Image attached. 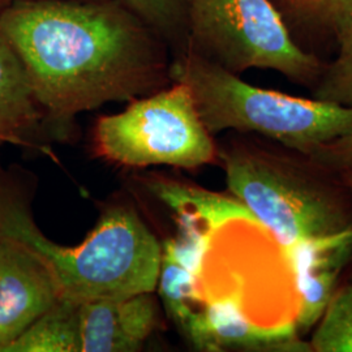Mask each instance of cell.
I'll return each instance as SVG.
<instances>
[{"mask_svg": "<svg viewBox=\"0 0 352 352\" xmlns=\"http://www.w3.org/2000/svg\"><path fill=\"white\" fill-rule=\"evenodd\" d=\"M0 37L55 139L68 138L78 113L173 82L166 42L122 0H11L0 13Z\"/></svg>", "mask_w": 352, "mask_h": 352, "instance_id": "6da1fadb", "label": "cell"}, {"mask_svg": "<svg viewBox=\"0 0 352 352\" xmlns=\"http://www.w3.org/2000/svg\"><path fill=\"white\" fill-rule=\"evenodd\" d=\"M0 241L17 244L37 256L56 278L63 298L76 302L157 289L161 243L133 209L111 206L78 247L58 245L33 219L25 176L3 167Z\"/></svg>", "mask_w": 352, "mask_h": 352, "instance_id": "7a4b0ae2", "label": "cell"}, {"mask_svg": "<svg viewBox=\"0 0 352 352\" xmlns=\"http://www.w3.org/2000/svg\"><path fill=\"white\" fill-rule=\"evenodd\" d=\"M173 82L188 87L206 129L253 132L304 157L352 133V109L251 85L193 51L176 54Z\"/></svg>", "mask_w": 352, "mask_h": 352, "instance_id": "3957f363", "label": "cell"}, {"mask_svg": "<svg viewBox=\"0 0 352 352\" xmlns=\"http://www.w3.org/2000/svg\"><path fill=\"white\" fill-rule=\"evenodd\" d=\"M227 187L285 247L352 230V209L342 192L311 167L260 148L218 151Z\"/></svg>", "mask_w": 352, "mask_h": 352, "instance_id": "277c9868", "label": "cell"}, {"mask_svg": "<svg viewBox=\"0 0 352 352\" xmlns=\"http://www.w3.org/2000/svg\"><path fill=\"white\" fill-rule=\"evenodd\" d=\"M184 3L186 49L236 75L258 68L302 85H315L318 80L324 64L300 47L273 0Z\"/></svg>", "mask_w": 352, "mask_h": 352, "instance_id": "5b68a950", "label": "cell"}, {"mask_svg": "<svg viewBox=\"0 0 352 352\" xmlns=\"http://www.w3.org/2000/svg\"><path fill=\"white\" fill-rule=\"evenodd\" d=\"M93 148L103 160L129 168L164 164L196 170L219 158L213 135L182 82L131 101L122 113L101 116Z\"/></svg>", "mask_w": 352, "mask_h": 352, "instance_id": "8992f818", "label": "cell"}, {"mask_svg": "<svg viewBox=\"0 0 352 352\" xmlns=\"http://www.w3.org/2000/svg\"><path fill=\"white\" fill-rule=\"evenodd\" d=\"M60 298L56 278L37 256L0 241V352Z\"/></svg>", "mask_w": 352, "mask_h": 352, "instance_id": "52a82bcc", "label": "cell"}, {"mask_svg": "<svg viewBox=\"0 0 352 352\" xmlns=\"http://www.w3.org/2000/svg\"><path fill=\"white\" fill-rule=\"evenodd\" d=\"M160 327L154 291L90 299L80 305V352L140 351Z\"/></svg>", "mask_w": 352, "mask_h": 352, "instance_id": "ba28073f", "label": "cell"}, {"mask_svg": "<svg viewBox=\"0 0 352 352\" xmlns=\"http://www.w3.org/2000/svg\"><path fill=\"white\" fill-rule=\"evenodd\" d=\"M287 251L300 292L298 325L308 331L317 325L338 289V278L352 257V230L329 238L307 240Z\"/></svg>", "mask_w": 352, "mask_h": 352, "instance_id": "9c48e42d", "label": "cell"}, {"mask_svg": "<svg viewBox=\"0 0 352 352\" xmlns=\"http://www.w3.org/2000/svg\"><path fill=\"white\" fill-rule=\"evenodd\" d=\"M183 337L199 351L300 350L289 331L256 327L235 298L204 300Z\"/></svg>", "mask_w": 352, "mask_h": 352, "instance_id": "30bf717a", "label": "cell"}, {"mask_svg": "<svg viewBox=\"0 0 352 352\" xmlns=\"http://www.w3.org/2000/svg\"><path fill=\"white\" fill-rule=\"evenodd\" d=\"M42 129H46L45 115L25 71L0 37V149L6 145L37 146Z\"/></svg>", "mask_w": 352, "mask_h": 352, "instance_id": "8fae6325", "label": "cell"}, {"mask_svg": "<svg viewBox=\"0 0 352 352\" xmlns=\"http://www.w3.org/2000/svg\"><path fill=\"white\" fill-rule=\"evenodd\" d=\"M145 180L151 193L171 210L193 215L214 230L235 219L256 222L251 212L232 195L215 193L164 176H149Z\"/></svg>", "mask_w": 352, "mask_h": 352, "instance_id": "7c38bea8", "label": "cell"}, {"mask_svg": "<svg viewBox=\"0 0 352 352\" xmlns=\"http://www.w3.org/2000/svg\"><path fill=\"white\" fill-rule=\"evenodd\" d=\"M80 305L60 298L4 352H80Z\"/></svg>", "mask_w": 352, "mask_h": 352, "instance_id": "4fadbf2b", "label": "cell"}, {"mask_svg": "<svg viewBox=\"0 0 352 352\" xmlns=\"http://www.w3.org/2000/svg\"><path fill=\"white\" fill-rule=\"evenodd\" d=\"M334 37L338 54L331 63L324 65L316 81L314 98L352 109V14L337 28Z\"/></svg>", "mask_w": 352, "mask_h": 352, "instance_id": "5bb4252c", "label": "cell"}, {"mask_svg": "<svg viewBox=\"0 0 352 352\" xmlns=\"http://www.w3.org/2000/svg\"><path fill=\"white\" fill-rule=\"evenodd\" d=\"M291 26L304 32L330 33L352 14V0H273Z\"/></svg>", "mask_w": 352, "mask_h": 352, "instance_id": "9a60e30c", "label": "cell"}, {"mask_svg": "<svg viewBox=\"0 0 352 352\" xmlns=\"http://www.w3.org/2000/svg\"><path fill=\"white\" fill-rule=\"evenodd\" d=\"M309 347L316 352H352V282L336 291Z\"/></svg>", "mask_w": 352, "mask_h": 352, "instance_id": "2e32d148", "label": "cell"}, {"mask_svg": "<svg viewBox=\"0 0 352 352\" xmlns=\"http://www.w3.org/2000/svg\"><path fill=\"white\" fill-rule=\"evenodd\" d=\"M176 52L187 47L184 0H122Z\"/></svg>", "mask_w": 352, "mask_h": 352, "instance_id": "e0dca14e", "label": "cell"}, {"mask_svg": "<svg viewBox=\"0 0 352 352\" xmlns=\"http://www.w3.org/2000/svg\"><path fill=\"white\" fill-rule=\"evenodd\" d=\"M305 158L321 168L352 174V133L327 142Z\"/></svg>", "mask_w": 352, "mask_h": 352, "instance_id": "ac0fdd59", "label": "cell"}, {"mask_svg": "<svg viewBox=\"0 0 352 352\" xmlns=\"http://www.w3.org/2000/svg\"><path fill=\"white\" fill-rule=\"evenodd\" d=\"M342 175V179L344 180V183H346V186H347V188L352 193V174L351 173H346V174H340Z\"/></svg>", "mask_w": 352, "mask_h": 352, "instance_id": "d6986e66", "label": "cell"}, {"mask_svg": "<svg viewBox=\"0 0 352 352\" xmlns=\"http://www.w3.org/2000/svg\"><path fill=\"white\" fill-rule=\"evenodd\" d=\"M11 3V0H0V13L4 11V8Z\"/></svg>", "mask_w": 352, "mask_h": 352, "instance_id": "ffe728a7", "label": "cell"}]
</instances>
